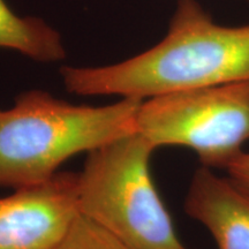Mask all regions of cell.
<instances>
[{
	"label": "cell",
	"mask_w": 249,
	"mask_h": 249,
	"mask_svg": "<svg viewBox=\"0 0 249 249\" xmlns=\"http://www.w3.org/2000/svg\"><path fill=\"white\" fill-rule=\"evenodd\" d=\"M79 96L148 99L186 90L249 81V24L214 23L195 0H179L167 35L141 54L99 67L60 70Z\"/></svg>",
	"instance_id": "cell-1"
},
{
	"label": "cell",
	"mask_w": 249,
	"mask_h": 249,
	"mask_svg": "<svg viewBox=\"0 0 249 249\" xmlns=\"http://www.w3.org/2000/svg\"><path fill=\"white\" fill-rule=\"evenodd\" d=\"M141 102L124 97L90 107L43 90L20 93L13 107L0 108V187L45 181L73 156L135 132Z\"/></svg>",
	"instance_id": "cell-2"
},
{
	"label": "cell",
	"mask_w": 249,
	"mask_h": 249,
	"mask_svg": "<svg viewBox=\"0 0 249 249\" xmlns=\"http://www.w3.org/2000/svg\"><path fill=\"white\" fill-rule=\"evenodd\" d=\"M156 148L132 132L88 152L79 210L132 249H192L177 234L150 173Z\"/></svg>",
	"instance_id": "cell-3"
},
{
	"label": "cell",
	"mask_w": 249,
	"mask_h": 249,
	"mask_svg": "<svg viewBox=\"0 0 249 249\" xmlns=\"http://www.w3.org/2000/svg\"><path fill=\"white\" fill-rule=\"evenodd\" d=\"M135 132L156 149L188 148L203 166L225 169L249 141V81L143 99Z\"/></svg>",
	"instance_id": "cell-4"
},
{
	"label": "cell",
	"mask_w": 249,
	"mask_h": 249,
	"mask_svg": "<svg viewBox=\"0 0 249 249\" xmlns=\"http://www.w3.org/2000/svg\"><path fill=\"white\" fill-rule=\"evenodd\" d=\"M79 213V173L17 188L0 197V249H53Z\"/></svg>",
	"instance_id": "cell-5"
},
{
	"label": "cell",
	"mask_w": 249,
	"mask_h": 249,
	"mask_svg": "<svg viewBox=\"0 0 249 249\" xmlns=\"http://www.w3.org/2000/svg\"><path fill=\"white\" fill-rule=\"evenodd\" d=\"M185 210L209 231L218 249H249V195L202 166L193 176Z\"/></svg>",
	"instance_id": "cell-6"
},
{
	"label": "cell",
	"mask_w": 249,
	"mask_h": 249,
	"mask_svg": "<svg viewBox=\"0 0 249 249\" xmlns=\"http://www.w3.org/2000/svg\"><path fill=\"white\" fill-rule=\"evenodd\" d=\"M0 49L13 50L38 62L66 58L60 34L42 18L18 17L0 0Z\"/></svg>",
	"instance_id": "cell-7"
},
{
	"label": "cell",
	"mask_w": 249,
	"mask_h": 249,
	"mask_svg": "<svg viewBox=\"0 0 249 249\" xmlns=\"http://www.w3.org/2000/svg\"><path fill=\"white\" fill-rule=\"evenodd\" d=\"M53 249H132L110 231L81 213Z\"/></svg>",
	"instance_id": "cell-8"
},
{
	"label": "cell",
	"mask_w": 249,
	"mask_h": 249,
	"mask_svg": "<svg viewBox=\"0 0 249 249\" xmlns=\"http://www.w3.org/2000/svg\"><path fill=\"white\" fill-rule=\"evenodd\" d=\"M229 178L249 195V152L242 151L226 165Z\"/></svg>",
	"instance_id": "cell-9"
}]
</instances>
